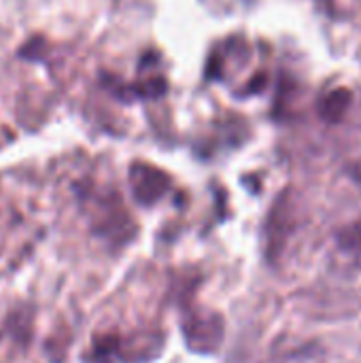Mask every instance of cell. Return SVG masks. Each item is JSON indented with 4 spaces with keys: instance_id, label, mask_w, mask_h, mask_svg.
<instances>
[{
    "instance_id": "2",
    "label": "cell",
    "mask_w": 361,
    "mask_h": 363,
    "mask_svg": "<svg viewBox=\"0 0 361 363\" xmlns=\"http://www.w3.org/2000/svg\"><path fill=\"white\" fill-rule=\"evenodd\" d=\"M185 334H187V342L194 349H215L217 342L221 340V323L217 317H209V315H198L191 317V321L185 325Z\"/></svg>"
},
{
    "instance_id": "1",
    "label": "cell",
    "mask_w": 361,
    "mask_h": 363,
    "mask_svg": "<svg viewBox=\"0 0 361 363\" xmlns=\"http://www.w3.org/2000/svg\"><path fill=\"white\" fill-rule=\"evenodd\" d=\"M130 185H132L134 198L140 204L149 206L164 198V194L170 187V181L162 170H157L149 164H134L130 170Z\"/></svg>"
},
{
    "instance_id": "3",
    "label": "cell",
    "mask_w": 361,
    "mask_h": 363,
    "mask_svg": "<svg viewBox=\"0 0 361 363\" xmlns=\"http://www.w3.org/2000/svg\"><path fill=\"white\" fill-rule=\"evenodd\" d=\"M336 251L340 253L343 259H353L360 262L361 259V221L347 225L336 240Z\"/></svg>"
},
{
    "instance_id": "4",
    "label": "cell",
    "mask_w": 361,
    "mask_h": 363,
    "mask_svg": "<svg viewBox=\"0 0 361 363\" xmlns=\"http://www.w3.org/2000/svg\"><path fill=\"white\" fill-rule=\"evenodd\" d=\"M349 94L347 91H343V89H338V91H334V94H330L328 98H323L326 102H323V108H321V113H323V117H328V119H338L343 113H345V108L349 106Z\"/></svg>"
}]
</instances>
